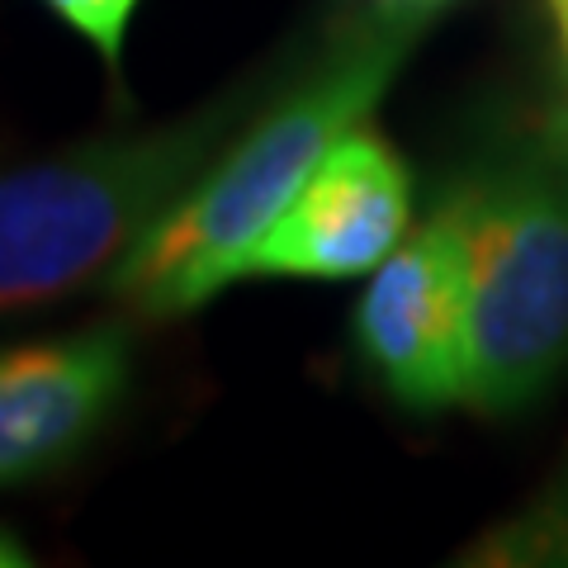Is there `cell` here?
Listing matches in <instances>:
<instances>
[{"label": "cell", "mask_w": 568, "mask_h": 568, "mask_svg": "<svg viewBox=\"0 0 568 568\" xmlns=\"http://www.w3.org/2000/svg\"><path fill=\"white\" fill-rule=\"evenodd\" d=\"M426 20L432 6L384 0L332 29L323 48L290 52L284 77L246 129L104 280L119 304L133 317H175L246 280L256 242L294 204L317 162L384 100Z\"/></svg>", "instance_id": "1"}, {"label": "cell", "mask_w": 568, "mask_h": 568, "mask_svg": "<svg viewBox=\"0 0 568 568\" xmlns=\"http://www.w3.org/2000/svg\"><path fill=\"white\" fill-rule=\"evenodd\" d=\"M290 62L252 71L200 110L129 133L85 138L0 175V317L52 308L119 261L219 162Z\"/></svg>", "instance_id": "2"}, {"label": "cell", "mask_w": 568, "mask_h": 568, "mask_svg": "<svg viewBox=\"0 0 568 568\" xmlns=\"http://www.w3.org/2000/svg\"><path fill=\"white\" fill-rule=\"evenodd\" d=\"M407 219H413V181L403 156L379 133L351 129L256 242L246 280H355L379 271L403 242Z\"/></svg>", "instance_id": "5"}, {"label": "cell", "mask_w": 568, "mask_h": 568, "mask_svg": "<svg viewBox=\"0 0 568 568\" xmlns=\"http://www.w3.org/2000/svg\"><path fill=\"white\" fill-rule=\"evenodd\" d=\"M459 564H488V568H549L568 564V446L545 474V484L511 511L493 521L484 536L469 545Z\"/></svg>", "instance_id": "7"}, {"label": "cell", "mask_w": 568, "mask_h": 568, "mask_svg": "<svg viewBox=\"0 0 568 568\" xmlns=\"http://www.w3.org/2000/svg\"><path fill=\"white\" fill-rule=\"evenodd\" d=\"M469 304V403L526 413L568 375V119L484 142L436 200Z\"/></svg>", "instance_id": "3"}, {"label": "cell", "mask_w": 568, "mask_h": 568, "mask_svg": "<svg viewBox=\"0 0 568 568\" xmlns=\"http://www.w3.org/2000/svg\"><path fill=\"white\" fill-rule=\"evenodd\" d=\"M545 6H549V20H555L559 48H564V62H568V0H545Z\"/></svg>", "instance_id": "10"}, {"label": "cell", "mask_w": 568, "mask_h": 568, "mask_svg": "<svg viewBox=\"0 0 568 568\" xmlns=\"http://www.w3.org/2000/svg\"><path fill=\"white\" fill-rule=\"evenodd\" d=\"M43 6L58 14V20H67L71 29H77L104 62L119 67L123 39H129V24H133L142 0H43Z\"/></svg>", "instance_id": "8"}, {"label": "cell", "mask_w": 568, "mask_h": 568, "mask_svg": "<svg viewBox=\"0 0 568 568\" xmlns=\"http://www.w3.org/2000/svg\"><path fill=\"white\" fill-rule=\"evenodd\" d=\"M29 564V549L20 536H10L6 526H0V568H24Z\"/></svg>", "instance_id": "9"}, {"label": "cell", "mask_w": 568, "mask_h": 568, "mask_svg": "<svg viewBox=\"0 0 568 568\" xmlns=\"http://www.w3.org/2000/svg\"><path fill=\"white\" fill-rule=\"evenodd\" d=\"M355 346L365 369L413 413L469 403V304L446 219L394 246L355 308Z\"/></svg>", "instance_id": "4"}, {"label": "cell", "mask_w": 568, "mask_h": 568, "mask_svg": "<svg viewBox=\"0 0 568 568\" xmlns=\"http://www.w3.org/2000/svg\"><path fill=\"white\" fill-rule=\"evenodd\" d=\"M398 6H436V0H398Z\"/></svg>", "instance_id": "11"}, {"label": "cell", "mask_w": 568, "mask_h": 568, "mask_svg": "<svg viewBox=\"0 0 568 568\" xmlns=\"http://www.w3.org/2000/svg\"><path fill=\"white\" fill-rule=\"evenodd\" d=\"M129 361L123 323L0 351V488L67 465L119 407Z\"/></svg>", "instance_id": "6"}]
</instances>
